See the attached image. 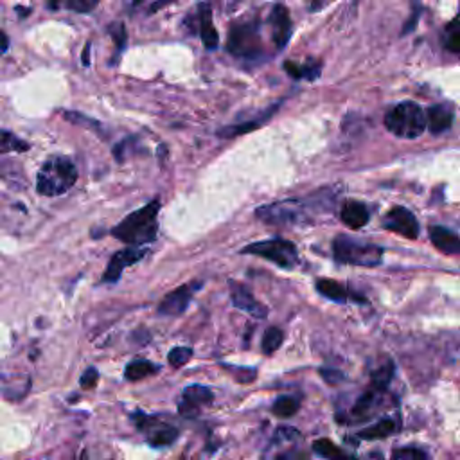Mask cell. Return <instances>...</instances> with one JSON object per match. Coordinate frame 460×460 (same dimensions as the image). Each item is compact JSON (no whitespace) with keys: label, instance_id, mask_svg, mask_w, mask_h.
I'll list each match as a JSON object with an SVG mask.
<instances>
[{"label":"cell","instance_id":"33","mask_svg":"<svg viewBox=\"0 0 460 460\" xmlns=\"http://www.w3.org/2000/svg\"><path fill=\"white\" fill-rule=\"evenodd\" d=\"M97 382H99V373H97V368L88 367L83 373V376H81V380H79V385H81V389L90 390L97 385Z\"/></svg>","mask_w":460,"mask_h":460},{"label":"cell","instance_id":"10","mask_svg":"<svg viewBox=\"0 0 460 460\" xmlns=\"http://www.w3.org/2000/svg\"><path fill=\"white\" fill-rule=\"evenodd\" d=\"M146 255H148V248H144V246H141V248L128 246V248L115 252V254L112 255V259H110L108 266H106L105 275H103V282H108V284L117 282L119 279H121V275H123L124 268L139 263Z\"/></svg>","mask_w":460,"mask_h":460},{"label":"cell","instance_id":"28","mask_svg":"<svg viewBox=\"0 0 460 460\" xmlns=\"http://www.w3.org/2000/svg\"><path fill=\"white\" fill-rule=\"evenodd\" d=\"M313 452L316 453L318 457H322V459L325 460H337L338 457L342 455V450L337 446V444L331 441V438H318V441H315L313 443Z\"/></svg>","mask_w":460,"mask_h":460},{"label":"cell","instance_id":"31","mask_svg":"<svg viewBox=\"0 0 460 460\" xmlns=\"http://www.w3.org/2000/svg\"><path fill=\"white\" fill-rule=\"evenodd\" d=\"M97 0H69V2H65V4H60V8H65V9H71V11H76V13H90V11H94V9L97 8Z\"/></svg>","mask_w":460,"mask_h":460},{"label":"cell","instance_id":"25","mask_svg":"<svg viewBox=\"0 0 460 460\" xmlns=\"http://www.w3.org/2000/svg\"><path fill=\"white\" fill-rule=\"evenodd\" d=\"M284 342V333H282L279 327H268L263 334V340H261V349L266 356L273 355V352L279 349Z\"/></svg>","mask_w":460,"mask_h":460},{"label":"cell","instance_id":"18","mask_svg":"<svg viewBox=\"0 0 460 460\" xmlns=\"http://www.w3.org/2000/svg\"><path fill=\"white\" fill-rule=\"evenodd\" d=\"M382 394H383L382 390L374 389V386H370L368 390H365L364 394L358 398V401L355 403V407H352V410H351L352 419H355V421H367L368 417L376 412L377 401H380Z\"/></svg>","mask_w":460,"mask_h":460},{"label":"cell","instance_id":"38","mask_svg":"<svg viewBox=\"0 0 460 460\" xmlns=\"http://www.w3.org/2000/svg\"><path fill=\"white\" fill-rule=\"evenodd\" d=\"M2 42H4V44H2V51H8V47H9V38H8V35H6V33H2Z\"/></svg>","mask_w":460,"mask_h":460},{"label":"cell","instance_id":"4","mask_svg":"<svg viewBox=\"0 0 460 460\" xmlns=\"http://www.w3.org/2000/svg\"><path fill=\"white\" fill-rule=\"evenodd\" d=\"M333 255L342 264L374 268L382 264L383 248L374 243L358 241L355 237L338 236L333 241Z\"/></svg>","mask_w":460,"mask_h":460},{"label":"cell","instance_id":"16","mask_svg":"<svg viewBox=\"0 0 460 460\" xmlns=\"http://www.w3.org/2000/svg\"><path fill=\"white\" fill-rule=\"evenodd\" d=\"M315 288L322 297L329 298V300H333V303L343 304L349 303V300H355L356 304H367V298L361 297V295L352 293L351 289H347L346 286L333 281V279H318V281L315 282Z\"/></svg>","mask_w":460,"mask_h":460},{"label":"cell","instance_id":"6","mask_svg":"<svg viewBox=\"0 0 460 460\" xmlns=\"http://www.w3.org/2000/svg\"><path fill=\"white\" fill-rule=\"evenodd\" d=\"M241 254L259 255V257L266 259V261L277 264L279 268H284V270H293L298 264L297 246L291 241H288V239H281V237L250 243L248 246L241 250Z\"/></svg>","mask_w":460,"mask_h":460},{"label":"cell","instance_id":"15","mask_svg":"<svg viewBox=\"0 0 460 460\" xmlns=\"http://www.w3.org/2000/svg\"><path fill=\"white\" fill-rule=\"evenodd\" d=\"M270 24H272L273 44L279 51H282L289 42V38H291V31H293V24H291L288 8L282 4L273 6L272 15H270Z\"/></svg>","mask_w":460,"mask_h":460},{"label":"cell","instance_id":"27","mask_svg":"<svg viewBox=\"0 0 460 460\" xmlns=\"http://www.w3.org/2000/svg\"><path fill=\"white\" fill-rule=\"evenodd\" d=\"M392 377H394V364H392V361H386L385 365H382V367L376 368L373 373V377H370V380H373V385L370 386L385 392L386 386L392 382Z\"/></svg>","mask_w":460,"mask_h":460},{"label":"cell","instance_id":"37","mask_svg":"<svg viewBox=\"0 0 460 460\" xmlns=\"http://www.w3.org/2000/svg\"><path fill=\"white\" fill-rule=\"evenodd\" d=\"M90 44H87V47H85L83 51V65H90Z\"/></svg>","mask_w":460,"mask_h":460},{"label":"cell","instance_id":"3","mask_svg":"<svg viewBox=\"0 0 460 460\" xmlns=\"http://www.w3.org/2000/svg\"><path fill=\"white\" fill-rule=\"evenodd\" d=\"M385 128L399 139H417L428 128L426 112L412 101L399 103L386 112Z\"/></svg>","mask_w":460,"mask_h":460},{"label":"cell","instance_id":"14","mask_svg":"<svg viewBox=\"0 0 460 460\" xmlns=\"http://www.w3.org/2000/svg\"><path fill=\"white\" fill-rule=\"evenodd\" d=\"M230 298H232V306L241 309V312L248 313L254 318L264 320L268 316V307L264 304H261L257 298L252 295L246 286L239 284L236 281H230Z\"/></svg>","mask_w":460,"mask_h":460},{"label":"cell","instance_id":"11","mask_svg":"<svg viewBox=\"0 0 460 460\" xmlns=\"http://www.w3.org/2000/svg\"><path fill=\"white\" fill-rule=\"evenodd\" d=\"M383 227L390 232H395L399 236L408 237V239H416L419 236V223L417 218L412 212L404 209V207H394L383 216Z\"/></svg>","mask_w":460,"mask_h":460},{"label":"cell","instance_id":"2","mask_svg":"<svg viewBox=\"0 0 460 460\" xmlns=\"http://www.w3.org/2000/svg\"><path fill=\"white\" fill-rule=\"evenodd\" d=\"M78 180V169L71 158L53 157L40 167L36 175V191L42 196L54 198L65 194Z\"/></svg>","mask_w":460,"mask_h":460},{"label":"cell","instance_id":"8","mask_svg":"<svg viewBox=\"0 0 460 460\" xmlns=\"http://www.w3.org/2000/svg\"><path fill=\"white\" fill-rule=\"evenodd\" d=\"M137 428L146 432L148 435V444L151 448H167L176 443L180 432L173 425L160 423L155 416H146V414H135Z\"/></svg>","mask_w":460,"mask_h":460},{"label":"cell","instance_id":"36","mask_svg":"<svg viewBox=\"0 0 460 460\" xmlns=\"http://www.w3.org/2000/svg\"><path fill=\"white\" fill-rule=\"evenodd\" d=\"M320 376L324 377L329 385H338L346 380V374L340 373V370H334V368H320Z\"/></svg>","mask_w":460,"mask_h":460},{"label":"cell","instance_id":"17","mask_svg":"<svg viewBox=\"0 0 460 460\" xmlns=\"http://www.w3.org/2000/svg\"><path fill=\"white\" fill-rule=\"evenodd\" d=\"M429 239L438 252L446 255H460V236L441 225L429 227Z\"/></svg>","mask_w":460,"mask_h":460},{"label":"cell","instance_id":"19","mask_svg":"<svg viewBox=\"0 0 460 460\" xmlns=\"http://www.w3.org/2000/svg\"><path fill=\"white\" fill-rule=\"evenodd\" d=\"M340 219L349 228H361L368 223L370 214H368V209L361 202H356V200H349L342 205V211H340Z\"/></svg>","mask_w":460,"mask_h":460},{"label":"cell","instance_id":"32","mask_svg":"<svg viewBox=\"0 0 460 460\" xmlns=\"http://www.w3.org/2000/svg\"><path fill=\"white\" fill-rule=\"evenodd\" d=\"M390 460H426V453L417 448H398Z\"/></svg>","mask_w":460,"mask_h":460},{"label":"cell","instance_id":"30","mask_svg":"<svg viewBox=\"0 0 460 460\" xmlns=\"http://www.w3.org/2000/svg\"><path fill=\"white\" fill-rule=\"evenodd\" d=\"M191 358H193V349H191V347H185V346L175 347V349H171L169 355H167L169 364H171L175 368L184 367V365L187 364Z\"/></svg>","mask_w":460,"mask_h":460},{"label":"cell","instance_id":"35","mask_svg":"<svg viewBox=\"0 0 460 460\" xmlns=\"http://www.w3.org/2000/svg\"><path fill=\"white\" fill-rule=\"evenodd\" d=\"M273 460H309V455L300 448H291L288 452L277 453Z\"/></svg>","mask_w":460,"mask_h":460},{"label":"cell","instance_id":"1","mask_svg":"<svg viewBox=\"0 0 460 460\" xmlns=\"http://www.w3.org/2000/svg\"><path fill=\"white\" fill-rule=\"evenodd\" d=\"M158 211L160 200L155 198L148 205L130 212L121 223L115 225L112 228V236L135 248L153 243L158 237Z\"/></svg>","mask_w":460,"mask_h":460},{"label":"cell","instance_id":"39","mask_svg":"<svg viewBox=\"0 0 460 460\" xmlns=\"http://www.w3.org/2000/svg\"><path fill=\"white\" fill-rule=\"evenodd\" d=\"M337 460H358V457H355V455H349V453H342V455L338 457Z\"/></svg>","mask_w":460,"mask_h":460},{"label":"cell","instance_id":"24","mask_svg":"<svg viewBox=\"0 0 460 460\" xmlns=\"http://www.w3.org/2000/svg\"><path fill=\"white\" fill-rule=\"evenodd\" d=\"M298 408H300V399L293 398V395H281L272 404V414L281 419H288L298 412Z\"/></svg>","mask_w":460,"mask_h":460},{"label":"cell","instance_id":"7","mask_svg":"<svg viewBox=\"0 0 460 460\" xmlns=\"http://www.w3.org/2000/svg\"><path fill=\"white\" fill-rule=\"evenodd\" d=\"M303 207H306L304 200H282V202L259 207L255 211V216L266 225L293 227V225H300L304 221Z\"/></svg>","mask_w":460,"mask_h":460},{"label":"cell","instance_id":"26","mask_svg":"<svg viewBox=\"0 0 460 460\" xmlns=\"http://www.w3.org/2000/svg\"><path fill=\"white\" fill-rule=\"evenodd\" d=\"M443 42L450 53H460V18L448 24L443 33Z\"/></svg>","mask_w":460,"mask_h":460},{"label":"cell","instance_id":"12","mask_svg":"<svg viewBox=\"0 0 460 460\" xmlns=\"http://www.w3.org/2000/svg\"><path fill=\"white\" fill-rule=\"evenodd\" d=\"M212 401H214V394L211 389L203 385H191L182 392V398L178 401V412L180 416L193 419L203 407L211 404Z\"/></svg>","mask_w":460,"mask_h":460},{"label":"cell","instance_id":"13","mask_svg":"<svg viewBox=\"0 0 460 460\" xmlns=\"http://www.w3.org/2000/svg\"><path fill=\"white\" fill-rule=\"evenodd\" d=\"M189 26L196 29V33L202 36L203 45H205L209 51L216 49L219 45V35L216 31L214 24H212V11L209 4H198L196 13H193V17L189 18Z\"/></svg>","mask_w":460,"mask_h":460},{"label":"cell","instance_id":"22","mask_svg":"<svg viewBox=\"0 0 460 460\" xmlns=\"http://www.w3.org/2000/svg\"><path fill=\"white\" fill-rule=\"evenodd\" d=\"M160 370V365L151 364L149 359H133L132 364H128L124 368V377L128 382H139V380H144V377L153 376Z\"/></svg>","mask_w":460,"mask_h":460},{"label":"cell","instance_id":"34","mask_svg":"<svg viewBox=\"0 0 460 460\" xmlns=\"http://www.w3.org/2000/svg\"><path fill=\"white\" fill-rule=\"evenodd\" d=\"M108 33L112 35V38H114V42L117 44V47L123 49L124 44H126V29H124V24H121V22L112 24L108 29Z\"/></svg>","mask_w":460,"mask_h":460},{"label":"cell","instance_id":"23","mask_svg":"<svg viewBox=\"0 0 460 460\" xmlns=\"http://www.w3.org/2000/svg\"><path fill=\"white\" fill-rule=\"evenodd\" d=\"M284 71L295 79H307V81H313V79H316L320 76V63L307 62L303 65V63L286 62Z\"/></svg>","mask_w":460,"mask_h":460},{"label":"cell","instance_id":"20","mask_svg":"<svg viewBox=\"0 0 460 460\" xmlns=\"http://www.w3.org/2000/svg\"><path fill=\"white\" fill-rule=\"evenodd\" d=\"M426 124L434 135L448 132L453 124V112L448 106L437 105L426 110Z\"/></svg>","mask_w":460,"mask_h":460},{"label":"cell","instance_id":"21","mask_svg":"<svg viewBox=\"0 0 460 460\" xmlns=\"http://www.w3.org/2000/svg\"><path fill=\"white\" fill-rule=\"evenodd\" d=\"M398 432V423L390 417H385L382 421H377L376 425L368 426V428L359 429L358 438H364V441H377V438H385L389 435L395 434Z\"/></svg>","mask_w":460,"mask_h":460},{"label":"cell","instance_id":"29","mask_svg":"<svg viewBox=\"0 0 460 460\" xmlns=\"http://www.w3.org/2000/svg\"><path fill=\"white\" fill-rule=\"evenodd\" d=\"M29 148H31V144H27L26 141L15 137L13 133H9L8 130L2 132V153H8V151H18V153H22V151H27Z\"/></svg>","mask_w":460,"mask_h":460},{"label":"cell","instance_id":"9","mask_svg":"<svg viewBox=\"0 0 460 460\" xmlns=\"http://www.w3.org/2000/svg\"><path fill=\"white\" fill-rule=\"evenodd\" d=\"M200 288H202V282L200 281L180 286V288H176L175 291L167 293L166 297L162 298V303L158 306V313L162 316L184 315L185 309H187L189 304H191V300H193L194 293H196Z\"/></svg>","mask_w":460,"mask_h":460},{"label":"cell","instance_id":"5","mask_svg":"<svg viewBox=\"0 0 460 460\" xmlns=\"http://www.w3.org/2000/svg\"><path fill=\"white\" fill-rule=\"evenodd\" d=\"M261 24L257 20H243L234 24L228 29L227 51L237 58H259L263 53V40H261Z\"/></svg>","mask_w":460,"mask_h":460}]
</instances>
